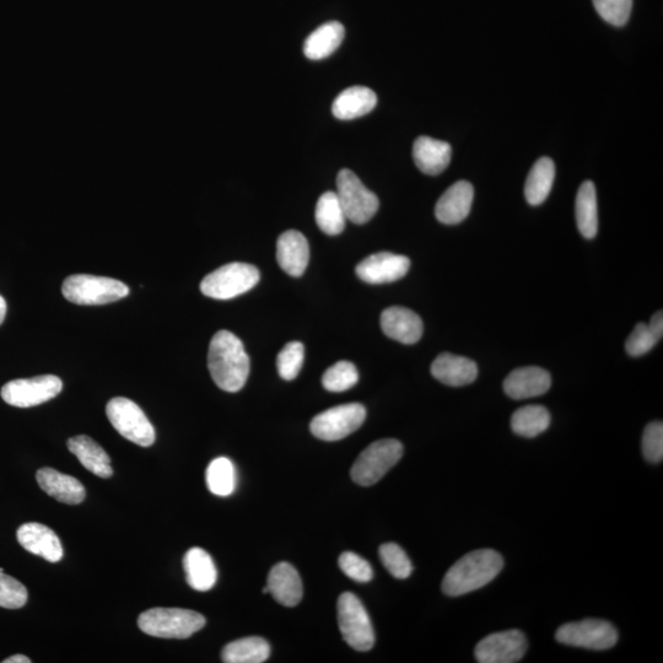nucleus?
I'll use <instances>...</instances> for the list:
<instances>
[{
    "instance_id": "ea45409f",
    "label": "nucleus",
    "mask_w": 663,
    "mask_h": 663,
    "mask_svg": "<svg viewBox=\"0 0 663 663\" xmlns=\"http://www.w3.org/2000/svg\"><path fill=\"white\" fill-rule=\"evenodd\" d=\"M659 343L654 334L649 330V326L640 322L635 326L634 331L630 334L625 349L632 357H641V355L648 354L652 348Z\"/></svg>"
},
{
    "instance_id": "f257e3e1",
    "label": "nucleus",
    "mask_w": 663,
    "mask_h": 663,
    "mask_svg": "<svg viewBox=\"0 0 663 663\" xmlns=\"http://www.w3.org/2000/svg\"><path fill=\"white\" fill-rule=\"evenodd\" d=\"M208 369L221 390L239 392L250 375V358L234 333L219 331L209 344Z\"/></svg>"
},
{
    "instance_id": "4468645a",
    "label": "nucleus",
    "mask_w": 663,
    "mask_h": 663,
    "mask_svg": "<svg viewBox=\"0 0 663 663\" xmlns=\"http://www.w3.org/2000/svg\"><path fill=\"white\" fill-rule=\"evenodd\" d=\"M411 268L409 258L391 252H379L361 261L355 272L369 284H386L402 279Z\"/></svg>"
},
{
    "instance_id": "7ed1b4c3",
    "label": "nucleus",
    "mask_w": 663,
    "mask_h": 663,
    "mask_svg": "<svg viewBox=\"0 0 663 663\" xmlns=\"http://www.w3.org/2000/svg\"><path fill=\"white\" fill-rule=\"evenodd\" d=\"M139 629L155 638L188 639L206 625L201 613L182 608H152L140 614Z\"/></svg>"
},
{
    "instance_id": "cd10ccee",
    "label": "nucleus",
    "mask_w": 663,
    "mask_h": 663,
    "mask_svg": "<svg viewBox=\"0 0 663 663\" xmlns=\"http://www.w3.org/2000/svg\"><path fill=\"white\" fill-rule=\"evenodd\" d=\"M271 655V646L263 638L250 636L233 641L221 652L225 663H262Z\"/></svg>"
},
{
    "instance_id": "a878e982",
    "label": "nucleus",
    "mask_w": 663,
    "mask_h": 663,
    "mask_svg": "<svg viewBox=\"0 0 663 663\" xmlns=\"http://www.w3.org/2000/svg\"><path fill=\"white\" fill-rule=\"evenodd\" d=\"M188 585L196 591L212 590L217 584L218 571L212 557L202 548H191L183 558Z\"/></svg>"
},
{
    "instance_id": "dca6fc26",
    "label": "nucleus",
    "mask_w": 663,
    "mask_h": 663,
    "mask_svg": "<svg viewBox=\"0 0 663 663\" xmlns=\"http://www.w3.org/2000/svg\"><path fill=\"white\" fill-rule=\"evenodd\" d=\"M381 328L388 338L403 344H415L423 336L422 318L406 307H388L381 315Z\"/></svg>"
},
{
    "instance_id": "412c9836",
    "label": "nucleus",
    "mask_w": 663,
    "mask_h": 663,
    "mask_svg": "<svg viewBox=\"0 0 663 663\" xmlns=\"http://www.w3.org/2000/svg\"><path fill=\"white\" fill-rule=\"evenodd\" d=\"M431 374L444 385L461 387L476 381L478 366L471 359L442 353L431 365Z\"/></svg>"
},
{
    "instance_id": "2f4dec72",
    "label": "nucleus",
    "mask_w": 663,
    "mask_h": 663,
    "mask_svg": "<svg viewBox=\"0 0 663 663\" xmlns=\"http://www.w3.org/2000/svg\"><path fill=\"white\" fill-rule=\"evenodd\" d=\"M551 425V414L543 406H526L512 415L511 428L514 433L524 438H536Z\"/></svg>"
},
{
    "instance_id": "9b49d317",
    "label": "nucleus",
    "mask_w": 663,
    "mask_h": 663,
    "mask_svg": "<svg viewBox=\"0 0 663 663\" xmlns=\"http://www.w3.org/2000/svg\"><path fill=\"white\" fill-rule=\"evenodd\" d=\"M366 409L360 403H348L322 412L310 424L311 433L323 441L347 438L364 424Z\"/></svg>"
},
{
    "instance_id": "c9c22d12",
    "label": "nucleus",
    "mask_w": 663,
    "mask_h": 663,
    "mask_svg": "<svg viewBox=\"0 0 663 663\" xmlns=\"http://www.w3.org/2000/svg\"><path fill=\"white\" fill-rule=\"evenodd\" d=\"M305 348L303 343L290 342L285 346L277 358L278 373L282 379L291 381L298 377L304 365Z\"/></svg>"
},
{
    "instance_id": "4c0bfd02",
    "label": "nucleus",
    "mask_w": 663,
    "mask_h": 663,
    "mask_svg": "<svg viewBox=\"0 0 663 663\" xmlns=\"http://www.w3.org/2000/svg\"><path fill=\"white\" fill-rule=\"evenodd\" d=\"M28 590L18 580L0 571V607L19 609L28 602Z\"/></svg>"
},
{
    "instance_id": "5701e85b",
    "label": "nucleus",
    "mask_w": 663,
    "mask_h": 663,
    "mask_svg": "<svg viewBox=\"0 0 663 663\" xmlns=\"http://www.w3.org/2000/svg\"><path fill=\"white\" fill-rule=\"evenodd\" d=\"M451 155V145L442 140L419 137L413 145L414 163L427 175L435 176L444 172L450 165Z\"/></svg>"
},
{
    "instance_id": "39448f33",
    "label": "nucleus",
    "mask_w": 663,
    "mask_h": 663,
    "mask_svg": "<svg viewBox=\"0 0 663 663\" xmlns=\"http://www.w3.org/2000/svg\"><path fill=\"white\" fill-rule=\"evenodd\" d=\"M403 456V445L396 439L373 442L361 452L355 461L350 476L363 487H370L384 478Z\"/></svg>"
},
{
    "instance_id": "f3484780",
    "label": "nucleus",
    "mask_w": 663,
    "mask_h": 663,
    "mask_svg": "<svg viewBox=\"0 0 663 663\" xmlns=\"http://www.w3.org/2000/svg\"><path fill=\"white\" fill-rule=\"evenodd\" d=\"M551 386V375L537 366L516 369L504 381L506 395L516 401L542 396Z\"/></svg>"
},
{
    "instance_id": "7c9ffc66",
    "label": "nucleus",
    "mask_w": 663,
    "mask_h": 663,
    "mask_svg": "<svg viewBox=\"0 0 663 663\" xmlns=\"http://www.w3.org/2000/svg\"><path fill=\"white\" fill-rule=\"evenodd\" d=\"M316 223L323 233L339 235L346 228V214L336 192L323 193L316 206Z\"/></svg>"
},
{
    "instance_id": "f03ea898",
    "label": "nucleus",
    "mask_w": 663,
    "mask_h": 663,
    "mask_svg": "<svg viewBox=\"0 0 663 663\" xmlns=\"http://www.w3.org/2000/svg\"><path fill=\"white\" fill-rule=\"evenodd\" d=\"M504 568V559L493 549H478L452 565L442 580L446 596L458 597L482 589L492 582Z\"/></svg>"
},
{
    "instance_id": "20e7f679",
    "label": "nucleus",
    "mask_w": 663,
    "mask_h": 663,
    "mask_svg": "<svg viewBox=\"0 0 663 663\" xmlns=\"http://www.w3.org/2000/svg\"><path fill=\"white\" fill-rule=\"evenodd\" d=\"M62 293L70 303L85 306L106 305L126 298L129 288L120 280L75 274L64 280Z\"/></svg>"
},
{
    "instance_id": "6ab92c4d",
    "label": "nucleus",
    "mask_w": 663,
    "mask_h": 663,
    "mask_svg": "<svg viewBox=\"0 0 663 663\" xmlns=\"http://www.w3.org/2000/svg\"><path fill=\"white\" fill-rule=\"evenodd\" d=\"M277 260L280 268L289 276H303L310 260L306 237L296 230L285 231L277 241Z\"/></svg>"
},
{
    "instance_id": "c03bdc74",
    "label": "nucleus",
    "mask_w": 663,
    "mask_h": 663,
    "mask_svg": "<svg viewBox=\"0 0 663 663\" xmlns=\"http://www.w3.org/2000/svg\"><path fill=\"white\" fill-rule=\"evenodd\" d=\"M5 316H7V303H5L3 296H0V325H2Z\"/></svg>"
},
{
    "instance_id": "c756f323",
    "label": "nucleus",
    "mask_w": 663,
    "mask_h": 663,
    "mask_svg": "<svg viewBox=\"0 0 663 663\" xmlns=\"http://www.w3.org/2000/svg\"><path fill=\"white\" fill-rule=\"evenodd\" d=\"M555 165L552 159L542 158L533 165L525 185V197L531 206H539L552 191Z\"/></svg>"
},
{
    "instance_id": "b1692460",
    "label": "nucleus",
    "mask_w": 663,
    "mask_h": 663,
    "mask_svg": "<svg viewBox=\"0 0 663 663\" xmlns=\"http://www.w3.org/2000/svg\"><path fill=\"white\" fill-rule=\"evenodd\" d=\"M377 104V96L366 86H352L342 91L332 105L334 117L342 121L355 120L373 111Z\"/></svg>"
},
{
    "instance_id": "72a5a7b5",
    "label": "nucleus",
    "mask_w": 663,
    "mask_h": 663,
    "mask_svg": "<svg viewBox=\"0 0 663 663\" xmlns=\"http://www.w3.org/2000/svg\"><path fill=\"white\" fill-rule=\"evenodd\" d=\"M357 366L350 361H338L322 377V385L330 392H344L358 384Z\"/></svg>"
},
{
    "instance_id": "ddd939ff",
    "label": "nucleus",
    "mask_w": 663,
    "mask_h": 663,
    "mask_svg": "<svg viewBox=\"0 0 663 663\" xmlns=\"http://www.w3.org/2000/svg\"><path fill=\"white\" fill-rule=\"evenodd\" d=\"M527 649L526 635L511 629L485 636L476 646L474 655L481 663H515L522 660Z\"/></svg>"
},
{
    "instance_id": "58836bf2",
    "label": "nucleus",
    "mask_w": 663,
    "mask_h": 663,
    "mask_svg": "<svg viewBox=\"0 0 663 663\" xmlns=\"http://www.w3.org/2000/svg\"><path fill=\"white\" fill-rule=\"evenodd\" d=\"M339 568L348 578L357 582H369L374 578V570L364 558L353 552H346L339 557Z\"/></svg>"
},
{
    "instance_id": "2eb2a0df",
    "label": "nucleus",
    "mask_w": 663,
    "mask_h": 663,
    "mask_svg": "<svg viewBox=\"0 0 663 663\" xmlns=\"http://www.w3.org/2000/svg\"><path fill=\"white\" fill-rule=\"evenodd\" d=\"M16 537L25 551L39 555L47 562L57 563L63 558L61 539L45 525L29 522L19 527Z\"/></svg>"
},
{
    "instance_id": "e433bc0d",
    "label": "nucleus",
    "mask_w": 663,
    "mask_h": 663,
    "mask_svg": "<svg viewBox=\"0 0 663 663\" xmlns=\"http://www.w3.org/2000/svg\"><path fill=\"white\" fill-rule=\"evenodd\" d=\"M596 12L606 23L624 26L632 14L633 0H592Z\"/></svg>"
},
{
    "instance_id": "1a4fd4ad",
    "label": "nucleus",
    "mask_w": 663,
    "mask_h": 663,
    "mask_svg": "<svg viewBox=\"0 0 663 663\" xmlns=\"http://www.w3.org/2000/svg\"><path fill=\"white\" fill-rule=\"evenodd\" d=\"M336 193L346 218L354 224L368 223L379 210V198L364 186L352 170L339 172Z\"/></svg>"
},
{
    "instance_id": "aec40b11",
    "label": "nucleus",
    "mask_w": 663,
    "mask_h": 663,
    "mask_svg": "<svg viewBox=\"0 0 663 663\" xmlns=\"http://www.w3.org/2000/svg\"><path fill=\"white\" fill-rule=\"evenodd\" d=\"M267 589L274 600L285 607L298 606L303 598V581L289 563H279L268 575Z\"/></svg>"
},
{
    "instance_id": "9d476101",
    "label": "nucleus",
    "mask_w": 663,
    "mask_h": 663,
    "mask_svg": "<svg viewBox=\"0 0 663 663\" xmlns=\"http://www.w3.org/2000/svg\"><path fill=\"white\" fill-rule=\"evenodd\" d=\"M555 639L573 648L602 651L617 644L618 632L611 623L602 619H584L562 625L555 633Z\"/></svg>"
},
{
    "instance_id": "423d86ee",
    "label": "nucleus",
    "mask_w": 663,
    "mask_h": 663,
    "mask_svg": "<svg viewBox=\"0 0 663 663\" xmlns=\"http://www.w3.org/2000/svg\"><path fill=\"white\" fill-rule=\"evenodd\" d=\"M261 274L249 263H229L202 280V293L208 298L230 300L247 293L260 282Z\"/></svg>"
},
{
    "instance_id": "bb28decb",
    "label": "nucleus",
    "mask_w": 663,
    "mask_h": 663,
    "mask_svg": "<svg viewBox=\"0 0 663 663\" xmlns=\"http://www.w3.org/2000/svg\"><path fill=\"white\" fill-rule=\"evenodd\" d=\"M346 29L338 21H330L320 26L307 37L304 43V53L312 61L330 57L342 45Z\"/></svg>"
},
{
    "instance_id": "473e14b6",
    "label": "nucleus",
    "mask_w": 663,
    "mask_h": 663,
    "mask_svg": "<svg viewBox=\"0 0 663 663\" xmlns=\"http://www.w3.org/2000/svg\"><path fill=\"white\" fill-rule=\"evenodd\" d=\"M206 479L210 492L218 497H229L236 488L234 463L226 457L215 458L207 468Z\"/></svg>"
},
{
    "instance_id": "79ce46f5",
    "label": "nucleus",
    "mask_w": 663,
    "mask_h": 663,
    "mask_svg": "<svg viewBox=\"0 0 663 663\" xmlns=\"http://www.w3.org/2000/svg\"><path fill=\"white\" fill-rule=\"evenodd\" d=\"M649 330L654 334V336L659 339L662 338L663 336V315L662 311L656 312L654 316L651 318V322L649 323Z\"/></svg>"
},
{
    "instance_id": "a211bd4d",
    "label": "nucleus",
    "mask_w": 663,
    "mask_h": 663,
    "mask_svg": "<svg viewBox=\"0 0 663 663\" xmlns=\"http://www.w3.org/2000/svg\"><path fill=\"white\" fill-rule=\"evenodd\" d=\"M474 198L473 186L467 181H458L440 197L435 207L436 218L442 224L462 223L471 212Z\"/></svg>"
},
{
    "instance_id": "f8f14e48",
    "label": "nucleus",
    "mask_w": 663,
    "mask_h": 663,
    "mask_svg": "<svg viewBox=\"0 0 663 663\" xmlns=\"http://www.w3.org/2000/svg\"><path fill=\"white\" fill-rule=\"evenodd\" d=\"M63 382L55 375H42L31 379L9 381L2 388L5 403L18 408L40 406L53 400L62 392Z\"/></svg>"
},
{
    "instance_id": "c85d7f7f",
    "label": "nucleus",
    "mask_w": 663,
    "mask_h": 663,
    "mask_svg": "<svg viewBox=\"0 0 663 663\" xmlns=\"http://www.w3.org/2000/svg\"><path fill=\"white\" fill-rule=\"evenodd\" d=\"M576 223L580 234L594 239L598 230L597 194L594 182L585 181L576 196Z\"/></svg>"
},
{
    "instance_id": "6e6552de",
    "label": "nucleus",
    "mask_w": 663,
    "mask_h": 663,
    "mask_svg": "<svg viewBox=\"0 0 663 663\" xmlns=\"http://www.w3.org/2000/svg\"><path fill=\"white\" fill-rule=\"evenodd\" d=\"M107 418L123 438L142 447L155 442V429L137 403L128 398H113L106 407Z\"/></svg>"
},
{
    "instance_id": "393cba45",
    "label": "nucleus",
    "mask_w": 663,
    "mask_h": 663,
    "mask_svg": "<svg viewBox=\"0 0 663 663\" xmlns=\"http://www.w3.org/2000/svg\"><path fill=\"white\" fill-rule=\"evenodd\" d=\"M68 449L91 473L100 478L112 477L111 458L106 451L89 436L79 435L69 439Z\"/></svg>"
},
{
    "instance_id": "4be33fe9",
    "label": "nucleus",
    "mask_w": 663,
    "mask_h": 663,
    "mask_svg": "<svg viewBox=\"0 0 663 663\" xmlns=\"http://www.w3.org/2000/svg\"><path fill=\"white\" fill-rule=\"evenodd\" d=\"M40 488L59 503L78 505L85 499V488L77 478L67 476L52 468H41L36 473Z\"/></svg>"
},
{
    "instance_id": "f704fd0d",
    "label": "nucleus",
    "mask_w": 663,
    "mask_h": 663,
    "mask_svg": "<svg viewBox=\"0 0 663 663\" xmlns=\"http://www.w3.org/2000/svg\"><path fill=\"white\" fill-rule=\"evenodd\" d=\"M380 558L382 564L393 578L404 580L412 575L413 567L411 559L406 552L396 543H385L380 547Z\"/></svg>"
},
{
    "instance_id": "a19ab883",
    "label": "nucleus",
    "mask_w": 663,
    "mask_h": 663,
    "mask_svg": "<svg viewBox=\"0 0 663 663\" xmlns=\"http://www.w3.org/2000/svg\"><path fill=\"white\" fill-rule=\"evenodd\" d=\"M643 454L646 461L659 463L663 458V424L654 422L648 425L643 435Z\"/></svg>"
},
{
    "instance_id": "0eeeda50",
    "label": "nucleus",
    "mask_w": 663,
    "mask_h": 663,
    "mask_svg": "<svg viewBox=\"0 0 663 663\" xmlns=\"http://www.w3.org/2000/svg\"><path fill=\"white\" fill-rule=\"evenodd\" d=\"M338 624L350 648L369 651L375 645V633L368 612L359 598L346 592L338 600Z\"/></svg>"
},
{
    "instance_id": "37998d69",
    "label": "nucleus",
    "mask_w": 663,
    "mask_h": 663,
    "mask_svg": "<svg viewBox=\"0 0 663 663\" xmlns=\"http://www.w3.org/2000/svg\"><path fill=\"white\" fill-rule=\"evenodd\" d=\"M31 660L29 657H26L24 655H14L12 657H9V659H5L3 663H30Z\"/></svg>"
}]
</instances>
